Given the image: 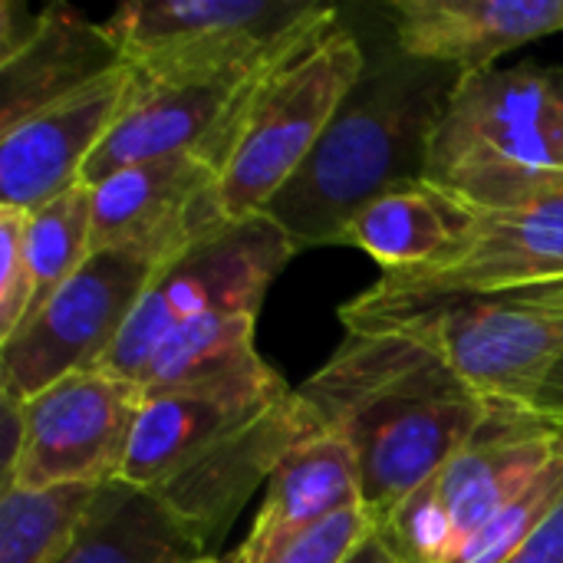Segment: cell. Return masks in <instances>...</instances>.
Masks as SVG:
<instances>
[{
    "label": "cell",
    "instance_id": "obj_1",
    "mask_svg": "<svg viewBox=\"0 0 563 563\" xmlns=\"http://www.w3.org/2000/svg\"><path fill=\"white\" fill-rule=\"evenodd\" d=\"M360 468L363 508L383 525L495 416L429 346L402 333H346L297 389Z\"/></svg>",
    "mask_w": 563,
    "mask_h": 563
},
{
    "label": "cell",
    "instance_id": "obj_2",
    "mask_svg": "<svg viewBox=\"0 0 563 563\" xmlns=\"http://www.w3.org/2000/svg\"><path fill=\"white\" fill-rule=\"evenodd\" d=\"M459 73L383 49L317 139L303 165L264 205L294 251L343 244L350 221L379 195L422 185L432 135Z\"/></svg>",
    "mask_w": 563,
    "mask_h": 563
},
{
    "label": "cell",
    "instance_id": "obj_3",
    "mask_svg": "<svg viewBox=\"0 0 563 563\" xmlns=\"http://www.w3.org/2000/svg\"><path fill=\"white\" fill-rule=\"evenodd\" d=\"M340 323L346 333H402L495 409L528 412L563 356V280L478 294H402L373 284L340 307Z\"/></svg>",
    "mask_w": 563,
    "mask_h": 563
},
{
    "label": "cell",
    "instance_id": "obj_4",
    "mask_svg": "<svg viewBox=\"0 0 563 563\" xmlns=\"http://www.w3.org/2000/svg\"><path fill=\"white\" fill-rule=\"evenodd\" d=\"M366 59L356 33L330 13L244 79L205 155L221 175L228 221L257 218L287 185L363 76Z\"/></svg>",
    "mask_w": 563,
    "mask_h": 563
},
{
    "label": "cell",
    "instance_id": "obj_5",
    "mask_svg": "<svg viewBox=\"0 0 563 563\" xmlns=\"http://www.w3.org/2000/svg\"><path fill=\"white\" fill-rule=\"evenodd\" d=\"M426 185L468 208L563 191V69L518 63L459 76L432 135Z\"/></svg>",
    "mask_w": 563,
    "mask_h": 563
},
{
    "label": "cell",
    "instance_id": "obj_6",
    "mask_svg": "<svg viewBox=\"0 0 563 563\" xmlns=\"http://www.w3.org/2000/svg\"><path fill=\"white\" fill-rule=\"evenodd\" d=\"M330 13L310 0H139L106 30L142 86H208L257 73Z\"/></svg>",
    "mask_w": 563,
    "mask_h": 563
},
{
    "label": "cell",
    "instance_id": "obj_7",
    "mask_svg": "<svg viewBox=\"0 0 563 563\" xmlns=\"http://www.w3.org/2000/svg\"><path fill=\"white\" fill-rule=\"evenodd\" d=\"M561 449L563 429L531 412L495 409L488 426L376 531L396 563H452Z\"/></svg>",
    "mask_w": 563,
    "mask_h": 563
},
{
    "label": "cell",
    "instance_id": "obj_8",
    "mask_svg": "<svg viewBox=\"0 0 563 563\" xmlns=\"http://www.w3.org/2000/svg\"><path fill=\"white\" fill-rule=\"evenodd\" d=\"M294 254V244L271 218L228 221L162 264L96 369L142 386L152 356L178 327L208 313H257Z\"/></svg>",
    "mask_w": 563,
    "mask_h": 563
},
{
    "label": "cell",
    "instance_id": "obj_9",
    "mask_svg": "<svg viewBox=\"0 0 563 563\" xmlns=\"http://www.w3.org/2000/svg\"><path fill=\"white\" fill-rule=\"evenodd\" d=\"M172 254L155 247H102L0 343V389L33 399L53 383L96 369L125 330L142 294Z\"/></svg>",
    "mask_w": 563,
    "mask_h": 563
},
{
    "label": "cell",
    "instance_id": "obj_10",
    "mask_svg": "<svg viewBox=\"0 0 563 563\" xmlns=\"http://www.w3.org/2000/svg\"><path fill=\"white\" fill-rule=\"evenodd\" d=\"M139 406L142 386L102 369L73 373L26 399V442L13 488L115 482Z\"/></svg>",
    "mask_w": 563,
    "mask_h": 563
},
{
    "label": "cell",
    "instance_id": "obj_11",
    "mask_svg": "<svg viewBox=\"0 0 563 563\" xmlns=\"http://www.w3.org/2000/svg\"><path fill=\"white\" fill-rule=\"evenodd\" d=\"M327 432L313 406L290 389L261 416L228 432L168 482L155 488L158 501L175 515L205 558L224 541L254 492L274 478L280 462L313 435Z\"/></svg>",
    "mask_w": 563,
    "mask_h": 563
},
{
    "label": "cell",
    "instance_id": "obj_12",
    "mask_svg": "<svg viewBox=\"0 0 563 563\" xmlns=\"http://www.w3.org/2000/svg\"><path fill=\"white\" fill-rule=\"evenodd\" d=\"M459 211L462 228L445 254L426 267L383 274L376 284L402 294H478L563 280V191L511 208L459 205Z\"/></svg>",
    "mask_w": 563,
    "mask_h": 563
},
{
    "label": "cell",
    "instance_id": "obj_13",
    "mask_svg": "<svg viewBox=\"0 0 563 563\" xmlns=\"http://www.w3.org/2000/svg\"><path fill=\"white\" fill-rule=\"evenodd\" d=\"M92 251L155 247L181 254L228 224L221 175L201 155H172L122 168L92 185Z\"/></svg>",
    "mask_w": 563,
    "mask_h": 563
},
{
    "label": "cell",
    "instance_id": "obj_14",
    "mask_svg": "<svg viewBox=\"0 0 563 563\" xmlns=\"http://www.w3.org/2000/svg\"><path fill=\"white\" fill-rule=\"evenodd\" d=\"M135 76L119 66L0 135V205L36 211L82 185V172L122 109Z\"/></svg>",
    "mask_w": 563,
    "mask_h": 563
},
{
    "label": "cell",
    "instance_id": "obj_15",
    "mask_svg": "<svg viewBox=\"0 0 563 563\" xmlns=\"http://www.w3.org/2000/svg\"><path fill=\"white\" fill-rule=\"evenodd\" d=\"M119 66L125 59L106 23H92L63 3L26 13L20 26L3 20L0 135Z\"/></svg>",
    "mask_w": 563,
    "mask_h": 563
},
{
    "label": "cell",
    "instance_id": "obj_16",
    "mask_svg": "<svg viewBox=\"0 0 563 563\" xmlns=\"http://www.w3.org/2000/svg\"><path fill=\"white\" fill-rule=\"evenodd\" d=\"M386 13L399 53L459 76L563 30V0H393Z\"/></svg>",
    "mask_w": 563,
    "mask_h": 563
},
{
    "label": "cell",
    "instance_id": "obj_17",
    "mask_svg": "<svg viewBox=\"0 0 563 563\" xmlns=\"http://www.w3.org/2000/svg\"><path fill=\"white\" fill-rule=\"evenodd\" d=\"M287 393L290 389L280 376L218 389L142 393L119 482L155 492L208 445L241 429Z\"/></svg>",
    "mask_w": 563,
    "mask_h": 563
},
{
    "label": "cell",
    "instance_id": "obj_18",
    "mask_svg": "<svg viewBox=\"0 0 563 563\" xmlns=\"http://www.w3.org/2000/svg\"><path fill=\"white\" fill-rule=\"evenodd\" d=\"M264 69V66H261ZM135 76V73H132ZM254 76V73H251ZM247 76L208 82V86H142L135 79L129 106L89 158L82 185H99L109 175L172 158V155H208L224 129L231 102Z\"/></svg>",
    "mask_w": 563,
    "mask_h": 563
},
{
    "label": "cell",
    "instance_id": "obj_19",
    "mask_svg": "<svg viewBox=\"0 0 563 563\" xmlns=\"http://www.w3.org/2000/svg\"><path fill=\"white\" fill-rule=\"evenodd\" d=\"M353 505H363L356 455L340 435L320 432L280 462L244 544L224 563H267Z\"/></svg>",
    "mask_w": 563,
    "mask_h": 563
},
{
    "label": "cell",
    "instance_id": "obj_20",
    "mask_svg": "<svg viewBox=\"0 0 563 563\" xmlns=\"http://www.w3.org/2000/svg\"><path fill=\"white\" fill-rule=\"evenodd\" d=\"M205 554L155 492L106 482L56 563H195Z\"/></svg>",
    "mask_w": 563,
    "mask_h": 563
},
{
    "label": "cell",
    "instance_id": "obj_21",
    "mask_svg": "<svg viewBox=\"0 0 563 563\" xmlns=\"http://www.w3.org/2000/svg\"><path fill=\"white\" fill-rule=\"evenodd\" d=\"M257 313H208L178 327L152 356L142 393L175 389H218L238 383L274 379L277 373L264 363L254 346Z\"/></svg>",
    "mask_w": 563,
    "mask_h": 563
},
{
    "label": "cell",
    "instance_id": "obj_22",
    "mask_svg": "<svg viewBox=\"0 0 563 563\" xmlns=\"http://www.w3.org/2000/svg\"><path fill=\"white\" fill-rule=\"evenodd\" d=\"M462 211L432 185H406L369 201L346 228L343 244L366 251L383 274L432 264L459 238Z\"/></svg>",
    "mask_w": 563,
    "mask_h": 563
},
{
    "label": "cell",
    "instance_id": "obj_23",
    "mask_svg": "<svg viewBox=\"0 0 563 563\" xmlns=\"http://www.w3.org/2000/svg\"><path fill=\"white\" fill-rule=\"evenodd\" d=\"M102 485L0 492V563H56Z\"/></svg>",
    "mask_w": 563,
    "mask_h": 563
},
{
    "label": "cell",
    "instance_id": "obj_24",
    "mask_svg": "<svg viewBox=\"0 0 563 563\" xmlns=\"http://www.w3.org/2000/svg\"><path fill=\"white\" fill-rule=\"evenodd\" d=\"M23 251H26V264H30V277H33V303L26 313V320H30L92 254V191H89V185H76L66 195L30 211Z\"/></svg>",
    "mask_w": 563,
    "mask_h": 563
},
{
    "label": "cell",
    "instance_id": "obj_25",
    "mask_svg": "<svg viewBox=\"0 0 563 563\" xmlns=\"http://www.w3.org/2000/svg\"><path fill=\"white\" fill-rule=\"evenodd\" d=\"M563 495V449L534 475V482L511 498L459 554L452 563H505L531 531L551 515Z\"/></svg>",
    "mask_w": 563,
    "mask_h": 563
},
{
    "label": "cell",
    "instance_id": "obj_26",
    "mask_svg": "<svg viewBox=\"0 0 563 563\" xmlns=\"http://www.w3.org/2000/svg\"><path fill=\"white\" fill-rule=\"evenodd\" d=\"M26 214L30 211L0 205V343L20 330L33 303V277L23 251Z\"/></svg>",
    "mask_w": 563,
    "mask_h": 563
},
{
    "label": "cell",
    "instance_id": "obj_27",
    "mask_svg": "<svg viewBox=\"0 0 563 563\" xmlns=\"http://www.w3.org/2000/svg\"><path fill=\"white\" fill-rule=\"evenodd\" d=\"M373 531H376V525L366 515V508L353 505V508L333 515L330 521L317 525L294 544H287L267 563H346Z\"/></svg>",
    "mask_w": 563,
    "mask_h": 563
},
{
    "label": "cell",
    "instance_id": "obj_28",
    "mask_svg": "<svg viewBox=\"0 0 563 563\" xmlns=\"http://www.w3.org/2000/svg\"><path fill=\"white\" fill-rule=\"evenodd\" d=\"M26 442V399L0 389V492L13 488V475Z\"/></svg>",
    "mask_w": 563,
    "mask_h": 563
},
{
    "label": "cell",
    "instance_id": "obj_29",
    "mask_svg": "<svg viewBox=\"0 0 563 563\" xmlns=\"http://www.w3.org/2000/svg\"><path fill=\"white\" fill-rule=\"evenodd\" d=\"M505 563H563V495L551 515Z\"/></svg>",
    "mask_w": 563,
    "mask_h": 563
},
{
    "label": "cell",
    "instance_id": "obj_30",
    "mask_svg": "<svg viewBox=\"0 0 563 563\" xmlns=\"http://www.w3.org/2000/svg\"><path fill=\"white\" fill-rule=\"evenodd\" d=\"M528 412L563 429V356L554 363V369L548 373V379L541 383V389H538V396H534V402H531Z\"/></svg>",
    "mask_w": 563,
    "mask_h": 563
},
{
    "label": "cell",
    "instance_id": "obj_31",
    "mask_svg": "<svg viewBox=\"0 0 563 563\" xmlns=\"http://www.w3.org/2000/svg\"><path fill=\"white\" fill-rule=\"evenodd\" d=\"M346 563H396V558H393V551L386 548V541L379 538V531H373Z\"/></svg>",
    "mask_w": 563,
    "mask_h": 563
},
{
    "label": "cell",
    "instance_id": "obj_32",
    "mask_svg": "<svg viewBox=\"0 0 563 563\" xmlns=\"http://www.w3.org/2000/svg\"><path fill=\"white\" fill-rule=\"evenodd\" d=\"M195 563H224V561H218V558H201V561H195Z\"/></svg>",
    "mask_w": 563,
    "mask_h": 563
}]
</instances>
